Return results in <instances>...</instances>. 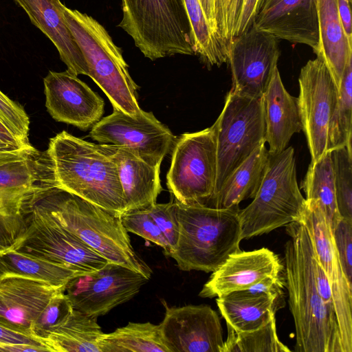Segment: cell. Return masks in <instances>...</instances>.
Listing matches in <instances>:
<instances>
[{
	"label": "cell",
	"instance_id": "8",
	"mask_svg": "<svg viewBox=\"0 0 352 352\" xmlns=\"http://www.w3.org/2000/svg\"><path fill=\"white\" fill-rule=\"evenodd\" d=\"M56 188L46 152L0 165V254L13 246L25 232L30 208L43 191Z\"/></svg>",
	"mask_w": 352,
	"mask_h": 352
},
{
	"label": "cell",
	"instance_id": "18",
	"mask_svg": "<svg viewBox=\"0 0 352 352\" xmlns=\"http://www.w3.org/2000/svg\"><path fill=\"white\" fill-rule=\"evenodd\" d=\"M45 107L57 122L87 130L104 113V100L67 69L50 71L43 78Z\"/></svg>",
	"mask_w": 352,
	"mask_h": 352
},
{
	"label": "cell",
	"instance_id": "35",
	"mask_svg": "<svg viewBox=\"0 0 352 352\" xmlns=\"http://www.w3.org/2000/svg\"><path fill=\"white\" fill-rule=\"evenodd\" d=\"M346 146L330 151L337 206L342 219L352 221V154Z\"/></svg>",
	"mask_w": 352,
	"mask_h": 352
},
{
	"label": "cell",
	"instance_id": "30",
	"mask_svg": "<svg viewBox=\"0 0 352 352\" xmlns=\"http://www.w3.org/2000/svg\"><path fill=\"white\" fill-rule=\"evenodd\" d=\"M7 273L28 276L56 287H67L81 275L60 263L15 250L0 254V275Z\"/></svg>",
	"mask_w": 352,
	"mask_h": 352
},
{
	"label": "cell",
	"instance_id": "22",
	"mask_svg": "<svg viewBox=\"0 0 352 352\" xmlns=\"http://www.w3.org/2000/svg\"><path fill=\"white\" fill-rule=\"evenodd\" d=\"M99 145L117 165L126 203L124 213L146 209L157 203L162 190L160 166L151 165L125 147Z\"/></svg>",
	"mask_w": 352,
	"mask_h": 352
},
{
	"label": "cell",
	"instance_id": "38",
	"mask_svg": "<svg viewBox=\"0 0 352 352\" xmlns=\"http://www.w3.org/2000/svg\"><path fill=\"white\" fill-rule=\"evenodd\" d=\"M146 209L168 241L170 253L175 248L179 237V223L175 201H171L166 204L155 203Z\"/></svg>",
	"mask_w": 352,
	"mask_h": 352
},
{
	"label": "cell",
	"instance_id": "33",
	"mask_svg": "<svg viewBox=\"0 0 352 352\" xmlns=\"http://www.w3.org/2000/svg\"><path fill=\"white\" fill-rule=\"evenodd\" d=\"M352 54L349 57L341 80L336 105L329 126L330 151L346 146L351 149Z\"/></svg>",
	"mask_w": 352,
	"mask_h": 352
},
{
	"label": "cell",
	"instance_id": "45",
	"mask_svg": "<svg viewBox=\"0 0 352 352\" xmlns=\"http://www.w3.org/2000/svg\"><path fill=\"white\" fill-rule=\"evenodd\" d=\"M0 342L12 344H25L43 346L38 342V340L34 336L28 333L11 329L1 323Z\"/></svg>",
	"mask_w": 352,
	"mask_h": 352
},
{
	"label": "cell",
	"instance_id": "4",
	"mask_svg": "<svg viewBox=\"0 0 352 352\" xmlns=\"http://www.w3.org/2000/svg\"><path fill=\"white\" fill-rule=\"evenodd\" d=\"M175 203L179 237L168 256L181 270L212 272L229 255L240 250L239 208L220 209Z\"/></svg>",
	"mask_w": 352,
	"mask_h": 352
},
{
	"label": "cell",
	"instance_id": "11",
	"mask_svg": "<svg viewBox=\"0 0 352 352\" xmlns=\"http://www.w3.org/2000/svg\"><path fill=\"white\" fill-rule=\"evenodd\" d=\"M37 199L29 209L25 232L7 251L29 253L80 274L98 270L109 262L61 226Z\"/></svg>",
	"mask_w": 352,
	"mask_h": 352
},
{
	"label": "cell",
	"instance_id": "39",
	"mask_svg": "<svg viewBox=\"0 0 352 352\" xmlns=\"http://www.w3.org/2000/svg\"><path fill=\"white\" fill-rule=\"evenodd\" d=\"M332 234L341 267L352 285V221L342 218Z\"/></svg>",
	"mask_w": 352,
	"mask_h": 352
},
{
	"label": "cell",
	"instance_id": "46",
	"mask_svg": "<svg viewBox=\"0 0 352 352\" xmlns=\"http://www.w3.org/2000/svg\"><path fill=\"white\" fill-rule=\"evenodd\" d=\"M352 0H337L340 21L349 44L352 45V21L351 4Z\"/></svg>",
	"mask_w": 352,
	"mask_h": 352
},
{
	"label": "cell",
	"instance_id": "19",
	"mask_svg": "<svg viewBox=\"0 0 352 352\" xmlns=\"http://www.w3.org/2000/svg\"><path fill=\"white\" fill-rule=\"evenodd\" d=\"M65 289L22 274L0 275V323L34 336L41 344L35 324L51 299Z\"/></svg>",
	"mask_w": 352,
	"mask_h": 352
},
{
	"label": "cell",
	"instance_id": "42",
	"mask_svg": "<svg viewBox=\"0 0 352 352\" xmlns=\"http://www.w3.org/2000/svg\"><path fill=\"white\" fill-rule=\"evenodd\" d=\"M214 1L218 32L228 46V42L232 38L230 14L231 0H214Z\"/></svg>",
	"mask_w": 352,
	"mask_h": 352
},
{
	"label": "cell",
	"instance_id": "28",
	"mask_svg": "<svg viewBox=\"0 0 352 352\" xmlns=\"http://www.w3.org/2000/svg\"><path fill=\"white\" fill-rule=\"evenodd\" d=\"M269 159L270 153L263 143L232 172L207 206L236 208L242 201L253 199L263 180Z\"/></svg>",
	"mask_w": 352,
	"mask_h": 352
},
{
	"label": "cell",
	"instance_id": "9",
	"mask_svg": "<svg viewBox=\"0 0 352 352\" xmlns=\"http://www.w3.org/2000/svg\"><path fill=\"white\" fill-rule=\"evenodd\" d=\"M212 126L217 143L213 197L232 172L261 144L266 143L262 98L240 96L230 89Z\"/></svg>",
	"mask_w": 352,
	"mask_h": 352
},
{
	"label": "cell",
	"instance_id": "32",
	"mask_svg": "<svg viewBox=\"0 0 352 352\" xmlns=\"http://www.w3.org/2000/svg\"><path fill=\"white\" fill-rule=\"evenodd\" d=\"M191 23L195 54L208 67L228 63L227 45L211 30L199 0H184Z\"/></svg>",
	"mask_w": 352,
	"mask_h": 352
},
{
	"label": "cell",
	"instance_id": "3",
	"mask_svg": "<svg viewBox=\"0 0 352 352\" xmlns=\"http://www.w3.org/2000/svg\"><path fill=\"white\" fill-rule=\"evenodd\" d=\"M37 199L61 226L107 261L150 279L152 270L134 250L120 217L56 188L43 191Z\"/></svg>",
	"mask_w": 352,
	"mask_h": 352
},
{
	"label": "cell",
	"instance_id": "36",
	"mask_svg": "<svg viewBox=\"0 0 352 352\" xmlns=\"http://www.w3.org/2000/svg\"><path fill=\"white\" fill-rule=\"evenodd\" d=\"M120 218L127 232L139 235L160 246L165 254L168 255L170 245L168 241L146 209L125 212Z\"/></svg>",
	"mask_w": 352,
	"mask_h": 352
},
{
	"label": "cell",
	"instance_id": "37",
	"mask_svg": "<svg viewBox=\"0 0 352 352\" xmlns=\"http://www.w3.org/2000/svg\"><path fill=\"white\" fill-rule=\"evenodd\" d=\"M0 122L18 139L29 142V117L24 109L0 90Z\"/></svg>",
	"mask_w": 352,
	"mask_h": 352
},
{
	"label": "cell",
	"instance_id": "17",
	"mask_svg": "<svg viewBox=\"0 0 352 352\" xmlns=\"http://www.w3.org/2000/svg\"><path fill=\"white\" fill-rule=\"evenodd\" d=\"M303 222L331 286L344 352H352V285L342 271L332 232L322 212L316 206L307 204Z\"/></svg>",
	"mask_w": 352,
	"mask_h": 352
},
{
	"label": "cell",
	"instance_id": "43",
	"mask_svg": "<svg viewBox=\"0 0 352 352\" xmlns=\"http://www.w3.org/2000/svg\"><path fill=\"white\" fill-rule=\"evenodd\" d=\"M262 1L263 0H244L234 29V36L244 33L252 26Z\"/></svg>",
	"mask_w": 352,
	"mask_h": 352
},
{
	"label": "cell",
	"instance_id": "7",
	"mask_svg": "<svg viewBox=\"0 0 352 352\" xmlns=\"http://www.w3.org/2000/svg\"><path fill=\"white\" fill-rule=\"evenodd\" d=\"M306 210V200L297 183L294 148L270 154L258 191L253 201L238 212L242 239L269 233L293 222H303Z\"/></svg>",
	"mask_w": 352,
	"mask_h": 352
},
{
	"label": "cell",
	"instance_id": "14",
	"mask_svg": "<svg viewBox=\"0 0 352 352\" xmlns=\"http://www.w3.org/2000/svg\"><path fill=\"white\" fill-rule=\"evenodd\" d=\"M149 278L112 262L69 281L65 292L74 308L98 317L134 297Z\"/></svg>",
	"mask_w": 352,
	"mask_h": 352
},
{
	"label": "cell",
	"instance_id": "13",
	"mask_svg": "<svg viewBox=\"0 0 352 352\" xmlns=\"http://www.w3.org/2000/svg\"><path fill=\"white\" fill-rule=\"evenodd\" d=\"M298 102L311 161L330 151L329 126L338 89L325 63L319 58L309 60L298 78Z\"/></svg>",
	"mask_w": 352,
	"mask_h": 352
},
{
	"label": "cell",
	"instance_id": "27",
	"mask_svg": "<svg viewBox=\"0 0 352 352\" xmlns=\"http://www.w3.org/2000/svg\"><path fill=\"white\" fill-rule=\"evenodd\" d=\"M216 301L227 325L236 332L251 331L265 326L285 306L270 295L247 289L219 296Z\"/></svg>",
	"mask_w": 352,
	"mask_h": 352
},
{
	"label": "cell",
	"instance_id": "6",
	"mask_svg": "<svg viewBox=\"0 0 352 352\" xmlns=\"http://www.w3.org/2000/svg\"><path fill=\"white\" fill-rule=\"evenodd\" d=\"M118 26L143 55L154 60L195 54L193 33L184 0H121Z\"/></svg>",
	"mask_w": 352,
	"mask_h": 352
},
{
	"label": "cell",
	"instance_id": "25",
	"mask_svg": "<svg viewBox=\"0 0 352 352\" xmlns=\"http://www.w3.org/2000/svg\"><path fill=\"white\" fill-rule=\"evenodd\" d=\"M97 318L74 308L56 324L38 333V338L48 351L100 352L104 333Z\"/></svg>",
	"mask_w": 352,
	"mask_h": 352
},
{
	"label": "cell",
	"instance_id": "44",
	"mask_svg": "<svg viewBox=\"0 0 352 352\" xmlns=\"http://www.w3.org/2000/svg\"><path fill=\"white\" fill-rule=\"evenodd\" d=\"M313 265L315 280L319 294L323 301L334 309L331 286L328 278L316 257L315 250L313 256Z\"/></svg>",
	"mask_w": 352,
	"mask_h": 352
},
{
	"label": "cell",
	"instance_id": "21",
	"mask_svg": "<svg viewBox=\"0 0 352 352\" xmlns=\"http://www.w3.org/2000/svg\"><path fill=\"white\" fill-rule=\"evenodd\" d=\"M283 265L277 254L268 248L239 250L226 259L204 284L202 298L219 297L245 289L267 276L280 274Z\"/></svg>",
	"mask_w": 352,
	"mask_h": 352
},
{
	"label": "cell",
	"instance_id": "5",
	"mask_svg": "<svg viewBox=\"0 0 352 352\" xmlns=\"http://www.w3.org/2000/svg\"><path fill=\"white\" fill-rule=\"evenodd\" d=\"M67 25L85 60L87 76L109 99L113 108L135 116L142 109L137 99L138 86L131 78L121 49L95 19L63 7Z\"/></svg>",
	"mask_w": 352,
	"mask_h": 352
},
{
	"label": "cell",
	"instance_id": "12",
	"mask_svg": "<svg viewBox=\"0 0 352 352\" xmlns=\"http://www.w3.org/2000/svg\"><path fill=\"white\" fill-rule=\"evenodd\" d=\"M89 136L100 144L125 147L154 166H160L176 139L152 112L131 116L116 108L91 127Z\"/></svg>",
	"mask_w": 352,
	"mask_h": 352
},
{
	"label": "cell",
	"instance_id": "29",
	"mask_svg": "<svg viewBox=\"0 0 352 352\" xmlns=\"http://www.w3.org/2000/svg\"><path fill=\"white\" fill-rule=\"evenodd\" d=\"M300 188L305 194L306 203L318 208L333 232L342 217L337 206L330 151L311 162Z\"/></svg>",
	"mask_w": 352,
	"mask_h": 352
},
{
	"label": "cell",
	"instance_id": "10",
	"mask_svg": "<svg viewBox=\"0 0 352 352\" xmlns=\"http://www.w3.org/2000/svg\"><path fill=\"white\" fill-rule=\"evenodd\" d=\"M217 176V143L213 126L175 139L166 185L175 201L186 206H207Z\"/></svg>",
	"mask_w": 352,
	"mask_h": 352
},
{
	"label": "cell",
	"instance_id": "20",
	"mask_svg": "<svg viewBox=\"0 0 352 352\" xmlns=\"http://www.w3.org/2000/svg\"><path fill=\"white\" fill-rule=\"evenodd\" d=\"M252 25L314 51L318 41L317 0H263Z\"/></svg>",
	"mask_w": 352,
	"mask_h": 352
},
{
	"label": "cell",
	"instance_id": "2",
	"mask_svg": "<svg viewBox=\"0 0 352 352\" xmlns=\"http://www.w3.org/2000/svg\"><path fill=\"white\" fill-rule=\"evenodd\" d=\"M46 152L56 188L115 215L124 213L126 203L117 165L99 144L63 131L50 140Z\"/></svg>",
	"mask_w": 352,
	"mask_h": 352
},
{
	"label": "cell",
	"instance_id": "26",
	"mask_svg": "<svg viewBox=\"0 0 352 352\" xmlns=\"http://www.w3.org/2000/svg\"><path fill=\"white\" fill-rule=\"evenodd\" d=\"M317 13L318 41L314 52L325 63L339 90L352 45L344 33L337 0H317Z\"/></svg>",
	"mask_w": 352,
	"mask_h": 352
},
{
	"label": "cell",
	"instance_id": "47",
	"mask_svg": "<svg viewBox=\"0 0 352 352\" xmlns=\"http://www.w3.org/2000/svg\"><path fill=\"white\" fill-rule=\"evenodd\" d=\"M208 24L216 36L223 40L219 34L215 12L214 0H199ZM224 42V41H223ZM225 43V42H224ZM227 45V44H226Z\"/></svg>",
	"mask_w": 352,
	"mask_h": 352
},
{
	"label": "cell",
	"instance_id": "15",
	"mask_svg": "<svg viewBox=\"0 0 352 352\" xmlns=\"http://www.w3.org/2000/svg\"><path fill=\"white\" fill-rule=\"evenodd\" d=\"M227 47L231 90L245 97L262 98L280 56L278 38L252 25L232 37Z\"/></svg>",
	"mask_w": 352,
	"mask_h": 352
},
{
	"label": "cell",
	"instance_id": "24",
	"mask_svg": "<svg viewBox=\"0 0 352 352\" xmlns=\"http://www.w3.org/2000/svg\"><path fill=\"white\" fill-rule=\"evenodd\" d=\"M265 123V142L270 155L287 148L294 133L302 130L298 98L285 88L277 66L274 68L266 91L262 96Z\"/></svg>",
	"mask_w": 352,
	"mask_h": 352
},
{
	"label": "cell",
	"instance_id": "16",
	"mask_svg": "<svg viewBox=\"0 0 352 352\" xmlns=\"http://www.w3.org/2000/svg\"><path fill=\"white\" fill-rule=\"evenodd\" d=\"M160 324L168 352H223V329L217 313L206 305L168 307Z\"/></svg>",
	"mask_w": 352,
	"mask_h": 352
},
{
	"label": "cell",
	"instance_id": "23",
	"mask_svg": "<svg viewBox=\"0 0 352 352\" xmlns=\"http://www.w3.org/2000/svg\"><path fill=\"white\" fill-rule=\"evenodd\" d=\"M28 14L31 23L52 42L67 69L87 76L82 53L69 29L60 0H13Z\"/></svg>",
	"mask_w": 352,
	"mask_h": 352
},
{
	"label": "cell",
	"instance_id": "48",
	"mask_svg": "<svg viewBox=\"0 0 352 352\" xmlns=\"http://www.w3.org/2000/svg\"><path fill=\"white\" fill-rule=\"evenodd\" d=\"M243 1L244 0H231L230 14L232 37L234 36V29L241 10Z\"/></svg>",
	"mask_w": 352,
	"mask_h": 352
},
{
	"label": "cell",
	"instance_id": "40",
	"mask_svg": "<svg viewBox=\"0 0 352 352\" xmlns=\"http://www.w3.org/2000/svg\"><path fill=\"white\" fill-rule=\"evenodd\" d=\"M73 309L74 307L65 294V290L60 291L51 299L41 313L35 324L34 331L37 334L48 329Z\"/></svg>",
	"mask_w": 352,
	"mask_h": 352
},
{
	"label": "cell",
	"instance_id": "31",
	"mask_svg": "<svg viewBox=\"0 0 352 352\" xmlns=\"http://www.w3.org/2000/svg\"><path fill=\"white\" fill-rule=\"evenodd\" d=\"M100 352H168L160 324L129 322L113 332L104 333L100 341Z\"/></svg>",
	"mask_w": 352,
	"mask_h": 352
},
{
	"label": "cell",
	"instance_id": "1",
	"mask_svg": "<svg viewBox=\"0 0 352 352\" xmlns=\"http://www.w3.org/2000/svg\"><path fill=\"white\" fill-rule=\"evenodd\" d=\"M285 280L296 329L297 352H344L335 309L322 299L316 286L314 248L304 222L286 226Z\"/></svg>",
	"mask_w": 352,
	"mask_h": 352
},
{
	"label": "cell",
	"instance_id": "34",
	"mask_svg": "<svg viewBox=\"0 0 352 352\" xmlns=\"http://www.w3.org/2000/svg\"><path fill=\"white\" fill-rule=\"evenodd\" d=\"M228 337L223 352H287L291 350L278 339L276 318L254 331L236 332L227 325Z\"/></svg>",
	"mask_w": 352,
	"mask_h": 352
},
{
	"label": "cell",
	"instance_id": "41",
	"mask_svg": "<svg viewBox=\"0 0 352 352\" xmlns=\"http://www.w3.org/2000/svg\"><path fill=\"white\" fill-rule=\"evenodd\" d=\"M35 150L29 142L16 138L0 122V165L21 159Z\"/></svg>",
	"mask_w": 352,
	"mask_h": 352
}]
</instances>
